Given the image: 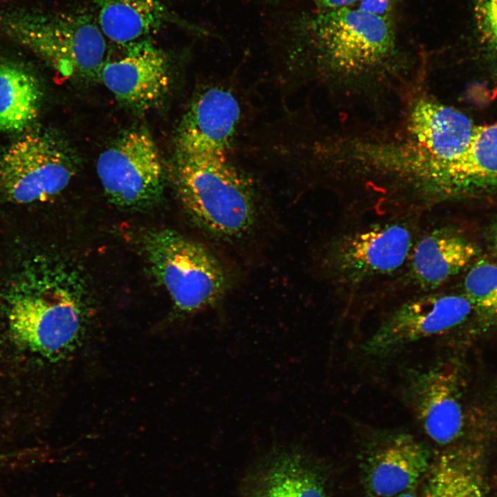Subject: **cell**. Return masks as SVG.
<instances>
[{
    "mask_svg": "<svg viewBox=\"0 0 497 497\" xmlns=\"http://www.w3.org/2000/svg\"><path fill=\"white\" fill-rule=\"evenodd\" d=\"M171 173L182 206L206 233L233 241L253 231L258 216L253 187L226 156L176 154Z\"/></svg>",
    "mask_w": 497,
    "mask_h": 497,
    "instance_id": "obj_1",
    "label": "cell"
},
{
    "mask_svg": "<svg viewBox=\"0 0 497 497\" xmlns=\"http://www.w3.org/2000/svg\"><path fill=\"white\" fill-rule=\"evenodd\" d=\"M0 33L31 50L66 78L98 81L107 61L106 39L83 7L0 14Z\"/></svg>",
    "mask_w": 497,
    "mask_h": 497,
    "instance_id": "obj_2",
    "label": "cell"
},
{
    "mask_svg": "<svg viewBox=\"0 0 497 497\" xmlns=\"http://www.w3.org/2000/svg\"><path fill=\"white\" fill-rule=\"evenodd\" d=\"M144 248L176 308L194 314L216 306L229 286L219 259L202 244L170 229L148 231Z\"/></svg>",
    "mask_w": 497,
    "mask_h": 497,
    "instance_id": "obj_3",
    "label": "cell"
},
{
    "mask_svg": "<svg viewBox=\"0 0 497 497\" xmlns=\"http://www.w3.org/2000/svg\"><path fill=\"white\" fill-rule=\"evenodd\" d=\"M296 36L317 49L331 66L360 70L382 61L394 47L390 19L356 8L304 14L293 26Z\"/></svg>",
    "mask_w": 497,
    "mask_h": 497,
    "instance_id": "obj_4",
    "label": "cell"
},
{
    "mask_svg": "<svg viewBox=\"0 0 497 497\" xmlns=\"http://www.w3.org/2000/svg\"><path fill=\"white\" fill-rule=\"evenodd\" d=\"M413 245L411 230L403 222L373 224L332 240L324 266L337 284L355 287L400 269Z\"/></svg>",
    "mask_w": 497,
    "mask_h": 497,
    "instance_id": "obj_5",
    "label": "cell"
},
{
    "mask_svg": "<svg viewBox=\"0 0 497 497\" xmlns=\"http://www.w3.org/2000/svg\"><path fill=\"white\" fill-rule=\"evenodd\" d=\"M75 160L54 137L28 134L0 155V193L17 204L45 201L68 186L75 172Z\"/></svg>",
    "mask_w": 497,
    "mask_h": 497,
    "instance_id": "obj_6",
    "label": "cell"
},
{
    "mask_svg": "<svg viewBox=\"0 0 497 497\" xmlns=\"http://www.w3.org/2000/svg\"><path fill=\"white\" fill-rule=\"evenodd\" d=\"M96 170L104 193L115 205L140 208L159 199L164 168L158 148L142 128L127 130L98 157Z\"/></svg>",
    "mask_w": 497,
    "mask_h": 497,
    "instance_id": "obj_7",
    "label": "cell"
},
{
    "mask_svg": "<svg viewBox=\"0 0 497 497\" xmlns=\"http://www.w3.org/2000/svg\"><path fill=\"white\" fill-rule=\"evenodd\" d=\"M465 294H428L393 310L360 347L371 358H383L429 337L442 334L475 315Z\"/></svg>",
    "mask_w": 497,
    "mask_h": 497,
    "instance_id": "obj_8",
    "label": "cell"
},
{
    "mask_svg": "<svg viewBox=\"0 0 497 497\" xmlns=\"http://www.w3.org/2000/svg\"><path fill=\"white\" fill-rule=\"evenodd\" d=\"M462 387L460 369L454 362H437L407 374L406 402L425 433L438 445L456 442L466 429Z\"/></svg>",
    "mask_w": 497,
    "mask_h": 497,
    "instance_id": "obj_9",
    "label": "cell"
},
{
    "mask_svg": "<svg viewBox=\"0 0 497 497\" xmlns=\"http://www.w3.org/2000/svg\"><path fill=\"white\" fill-rule=\"evenodd\" d=\"M8 322L17 339L48 356L72 347L80 331V313L72 295L64 290H23L9 304Z\"/></svg>",
    "mask_w": 497,
    "mask_h": 497,
    "instance_id": "obj_10",
    "label": "cell"
},
{
    "mask_svg": "<svg viewBox=\"0 0 497 497\" xmlns=\"http://www.w3.org/2000/svg\"><path fill=\"white\" fill-rule=\"evenodd\" d=\"M122 47L121 57L106 61L99 81L121 105L138 113L148 111L168 92L170 59L150 37Z\"/></svg>",
    "mask_w": 497,
    "mask_h": 497,
    "instance_id": "obj_11",
    "label": "cell"
},
{
    "mask_svg": "<svg viewBox=\"0 0 497 497\" xmlns=\"http://www.w3.org/2000/svg\"><path fill=\"white\" fill-rule=\"evenodd\" d=\"M237 97L222 86L202 88L178 125L176 154L226 156L241 120Z\"/></svg>",
    "mask_w": 497,
    "mask_h": 497,
    "instance_id": "obj_12",
    "label": "cell"
},
{
    "mask_svg": "<svg viewBox=\"0 0 497 497\" xmlns=\"http://www.w3.org/2000/svg\"><path fill=\"white\" fill-rule=\"evenodd\" d=\"M368 447L366 483L373 497L409 489L430 468L427 449L408 433L382 431Z\"/></svg>",
    "mask_w": 497,
    "mask_h": 497,
    "instance_id": "obj_13",
    "label": "cell"
},
{
    "mask_svg": "<svg viewBox=\"0 0 497 497\" xmlns=\"http://www.w3.org/2000/svg\"><path fill=\"white\" fill-rule=\"evenodd\" d=\"M476 126L463 113L430 99L414 106L410 129L438 181L460 157Z\"/></svg>",
    "mask_w": 497,
    "mask_h": 497,
    "instance_id": "obj_14",
    "label": "cell"
},
{
    "mask_svg": "<svg viewBox=\"0 0 497 497\" xmlns=\"http://www.w3.org/2000/svg\"><path fill=\"white\" fill-rule=\"evenodd\" d=\"M94 15L106 39L121 46L150 37L168 25L198 35L208 32L184 21L168 0H92Z\"/></svg>",
    "mask_w": 497,
    "mask_h": 497,
    "instance_id": "obj_15",
    "label": "cell"
},
{
    "mask_svg": "<svg viewBox=\"0 0 497 497\" xmlns=\"http://www.w3.org/2000/svg\"><path fill=\"white\" fill-rule=\"evenodd\" d=\"M478 253L476 244L458 232L433 229L413 245L409 276L419 289L433 290L469 265Z\"/></svg>",
    "mask_w": 497,
    "mask_h": 497,
    "instance_id": "obj_16",
    "label": "cell"
},
{
    "mask_svg": "<svg viewBox=\"0 0 497 497\" xmlns=\"http://www.w3.org/2000/svg\"><path fill=\"white\" fill-rule=\"evenodd\" d=\"M244 497H326L318 474L298 449L271 451L249 476Z\"/></svg>",
    "mask_w": 497,
    "mask_h": 497,
    "instance_id": "obj_17",
    "label": "cell"
},
{
    "mask_svg": "<svg viewBox=\"0 0 497 497\" xmlns=\"http://www.w3.org/2000/svg\"><path fill=\"white\" fill-rule=\"evenodd\" d=\"M439 184L446 193L459 195L497 186V123L476 126L465 152Z\"/></svg>",
    "mask_w": 497,
    "mask_h": 497,
    "instance_id": "obj_18",
    "label": "cell"
},
{
    "mask_svg": "<svg viewBox=\"0 0 497 497\" xmlns=\"http://www.w3.org/2000/svg\"><path fill=\"white\" fill-rule=\"evenodd\" d=\"M483 464L475 445L445 451L430 466L424 497H489Z\"/></svg>",
    "mask_w": 497,
    "mask_h": 497,
    "instance_id": "obj_19",
    "label": "cell"
},
{
    "mask_svg": "<svg viewBox=\"0 0 497 497\" xmlns=\"http://www.w3.org/2000/svg\"><path fill=\"white\" fill-rule=\"evenodd\" d=\"M42 96L31 72L16 62L0 61V132L27 130L39 115Z\"/></svg>",
    "mask_w": 497,
    "mask_h": 497,
    "instance_id": "obj_20",
    "label": "cell"
},
{
    "mask_svg": "<svg viewBox=\"0 0 497 497\" xmlns=\"http://www.w3.org/2000/svg\"><path fill=\"white\" fill-rule=\"evenodd\" d=\"M464 292L476 315L485 323L497 322V263L476 262L466 274Z\"/></svg>",
    "mask_w": 497,
    "mask_h": 497,
    "instance_id": "obj_21",
    "label": "cell"
},
{
    "mask_svg": "<svg viewBox=\"0 0 497 497\" xmlns=\"http://www.w3.org/2000/svg\"><path fill=\"white\" fill-rule=\"evenodd\" d=\"M474 18L480 45L497 63V0H475Z\"/></svg>",
    "mask_w": 497,
    "mask_h": 497,
    "instance_id": "obj_22",
    "label": "cell"
},
{
    "mask_svg": "<svg viewBox=\"0 0 497 497\" xmlns=\"http://www.w3.org/2000/svg\"><path fill=\"white\" fill-rule=\"evenodd\" d=\"M396 0H358L356 8L389 18Z\"/></svg>",
    "mask_w": 497,
    "mask_h": 497,
    "instance_id": "obj_23",
    "label": "cell"
},
{
    "mask_svg": "<svg viewBox=\"0 0 497 497\" xmlns=\"http://www.w3.org/2000/svg\"><path fill=\"white\" fill-rule=\"evenodd\" d=\"M319 10H333L353 8L358 0H313Z\"/></svg>",
    "mask_w": 497,
    "mask_h": 497,
    "instance_id": "obj_24",
    "label": "cell"
},
{
    "mask_svg": "<svg viewBox=\"0 0 497 497\" xmlns=\"http://www.w3.org/2000/svg\"><path fill=\"white\" fill-rule=\"evenodd\" d=\"M491 247L494 255L497 257V226L493 233Z\"/></svg>",
    "mask_w": 497,
    "mask_h": 497,
    "instance_id": "obj_25",
    "label": "cell"
},
{
    "mask_svg": "<svg viewBox=\"0 0 497 497\" xmlns=\"http://www.w3.org/2000/svg\"><path fill=\"white\" fill-rule=\"evenodd\" d=\"M393 497H416V496L412 491H410L409 489H408V490L403 491Z\"/></svg>",
    "mask_w": 497,
    "mask_h": 497,
    "instance_id": "obj_26",
    "label": "cell"
}]
</instances>
